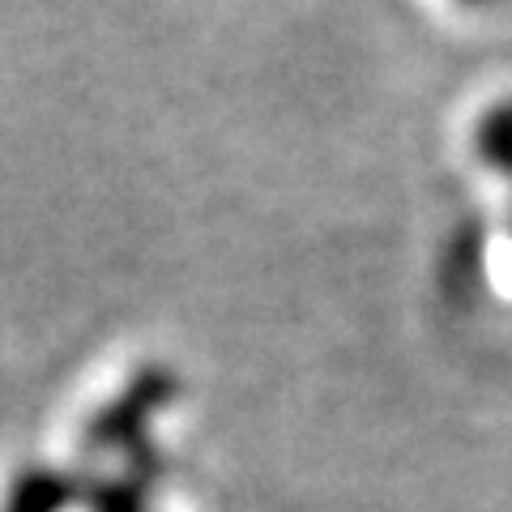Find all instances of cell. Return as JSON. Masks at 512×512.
Instances as JSON below:
<instances>
[{
  "mask_svg": "<svg viewBox=\"0 0 512 512\" xmlns=\"http://www.w3.org/2000/svg\"><path fill=\"white\" fill-rule=\"evenodd\" d=\"M171 393H175V380L167 372H154V367L141 372L116 402L94 414V423L86 431V444L90 448H133V444H141V431H146L154 410L163 406Z\"/></svg>",
  "mask_w": 512,
  "mask_h": 512,
  "instance_id": "obj_1",
  "label": "cell"
},
{
  "mask_svg": "<svg viewBox=\"0 0 512 512\" xmlns=\"http://www.w3.org/2000/svg\"><path fill=\"white\" fill-rule=\"evenodd\" d=\"M77 495L73 478L60 470H26L18 483H13L5 512H60Z\"/></svg>",
  "mask_w": 512,
  "mask_h": 512,
  "instance_id": "obj_2",
  "label": "cell"
},
{
  "mask_svg": "<svg viewBox=\"0 0 512 512\" xmlns=\"http://www.w3.org/2000/svg\"><path fill=\"white\" fill-rule=\"evenodd\" d=\"M90 508L94 512H141V500L133 487H120V483H103L99 491L90 495Z\"/></svg>",
  "mask_w": 512,
  "mask_h": 512,
  "instance_id": "obj_3",
  "label": "cell"
},
{
  "mask_svg": "<svg viewBox=\"0 0 512 512\" xmlns=\"http://www.w3.org/2000/svg\"><path fill=\"white\" fill-rule=\"evenodd\" d=\"M487 154L495 158V163L512 167V107L500 111V116H491V124H487Z\"/></svg>",
  "mask_w": 512,
  "mask_h": 512,
  "instance_id": "obj_4",
  "label": "cell"
}]
</instances>
